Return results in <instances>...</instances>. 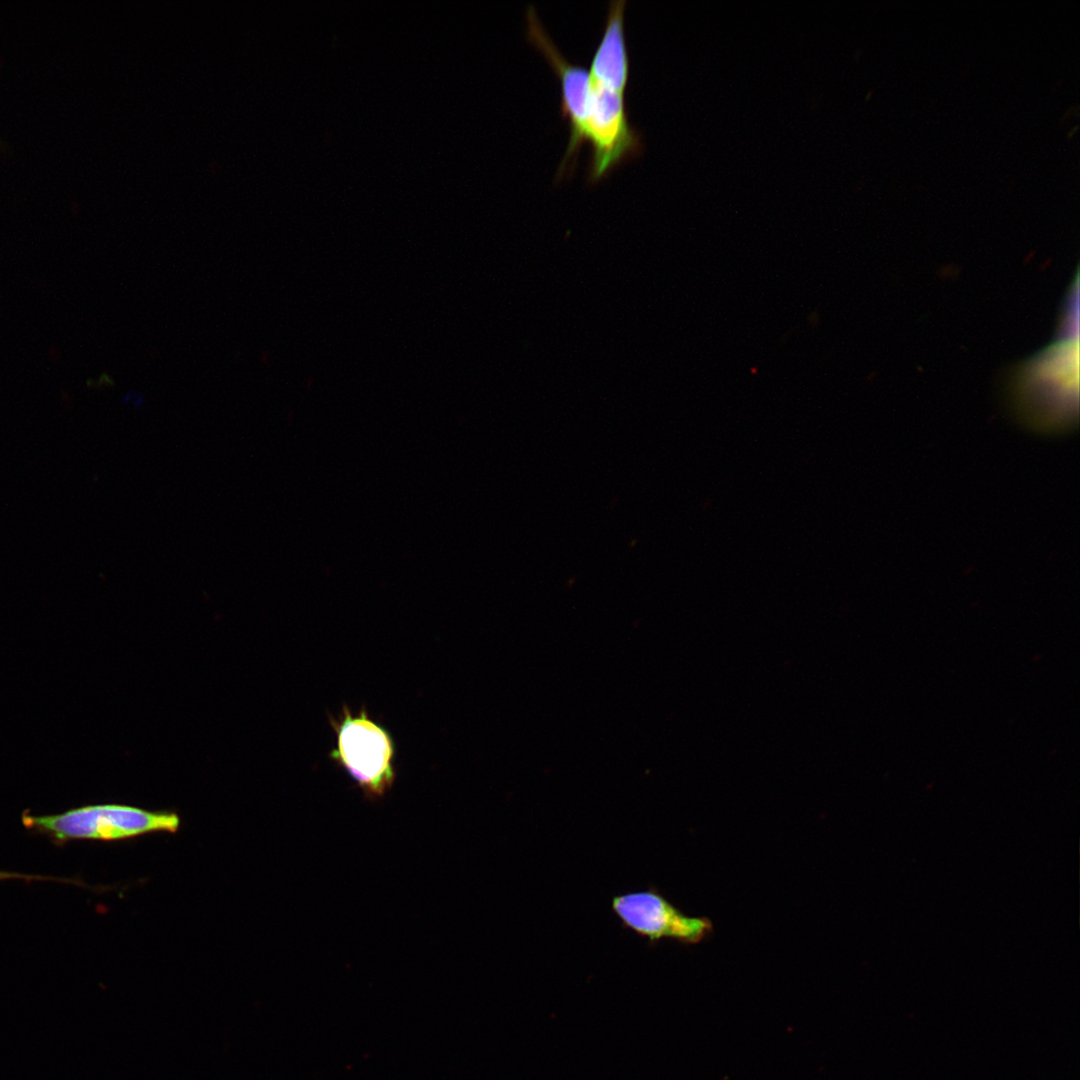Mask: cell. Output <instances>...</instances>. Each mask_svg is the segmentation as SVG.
Listing matches in <instances>:
<instances>
[{
	"mask_svg": "<svg viewBox=\"0 0 1080 1080\" xmlns=\"http://www.w3.org/2000/svg\"><path fill=\"white\" fill-rule=\"evenodd\" d=\"M336 746L329 757L342 767L370 799L381 798L395 781V745L389 732L363 708L353 714L347 706L330 717Z\"/></svg>",
	"mask_w": 1080,
	"mask_h": 1080,
	"instance_id": "6da1fadb",
	"label": "cell"
},
{
	"mask_svg": "<svg viewBox=\"0 0 1080 1080\" xmlns=\"http://www.w3.org/2000/svg\"><path fill=\"white\" fill-rule=\"evenodd\" d=\"M26 825L57 840L121 841L151 833H176L177 813L123 804L89 805L49 816L24 817Z\"/></svg>",
	"mask_w": 1080,
	"mask_h": 1080,
	"instance_id": "7a4b0ae2",
	"label": "cell"
},
{
	"mask_svg": "<svg viewBox=\"0 0 1080 1080\" xmlns=\"http://www.w3.org/2000/svg\"><path fill=\"white\" fill-rule=\"evenodd\" d=\"M586 140L592 147L588 179L593 183L642 150L641 137L628 120L625 93L599 85L590 77Z\"/></svg>",
	"mask_w": 1080,
	"mask_h": 1080,
	"instance_id": "3957f363",
	"label": "cell"
},
{
	"mask_svg": "<svg viewBox=\"0 0 1080 1080\" xmlns=\"http://www.w3.org/2000/svg\"><path fill=\"white\" fill-rule=\"evenodd\" d=\"M611 907L625 928L651 943L671 939L697 944L713 930L708 918L684 914L655 888L614 896Z\"/></svg>",
	"mask_w": 1080,
	"mask_h": 1080,
	"instance_id": "277c9868",
	"label": "cell"
},
{
	"mask_svg": "<svg viewBox=\"0 0 1080 1080\" xmlns=\"http://www.w3.org/2000/svg\"><path fill=\"white\" fill-rule=\"evenodd\" d=\"M526 20L528 40L548 60L561 85V112L570 128L567 150L558 172V175H563L573 165L586 140L589 71L565 59L546 33L533 7L528 8Z\"/></svg>",
	"mask_w": 1080,
	"mask_h": 1080,
	"instance_id": "5b68a950",
	"label": "cell"
},
{
	"mask_svg": "<svg viewBox=\"0 0 1080 1080\" xmlns=\"http://www.w3.org/2000/svg\"><path fill=\"white\" fill-rule=\"evenodd\" d=\"M1018 388L1025 393L1066 401L1071 407L1078 391V341L1063 339L1049 346L1014 373Z\"/></svg>",
	"mask_w": 1080,
	"mask_h": 1080,
	"instance_id": "8992f818",
	"label": "cell"
},
{
	"mask_svg": "<svg viewBox=\"0 0 1080 1080\" xmlns=\"http://www.w3.org/2000/svg\"><path fill=\"white\" fill-rule=\"evenodd\" d=\"M623 0L609 3L603 36L591 61L590 80L625 93L629 77V57L624 32Z\"/></svg>",
	"mask_w": 1080,
	"mask_h": 1080,
	"instance_id": "52a82bcc",
	"label": "cell"
},
{
	"mask_svg": "<svg viewBox=\"0 0 1080 1080\" xmlns=\"http://www.w3.org/2000/svg\"><path fill=\"white\" fill-rule=\"evenodd\" d=\"M126 404H133L134 407H139L142 404V399L137 394H129L124 399Z\"/></svg>",
	"mask_w": 1080,
	"mask_h": 1080,
	"instance_id": "ba28073f",
	"label": "cell"
},
{
	"mask_svg": "<svg viewBox=\"0 0 1080 1080\" xmlns=\"http://www.w3.org/2000/svg\"><path fill=\"white\" fill-rule=\"evenodd\" d=\"M25 877L26 876L21 875V874L8 873V872L0 871V880L1 879H8V878H25Z\"/></svg>",
	"mask_w": 1080,
	"mask_h": 1080,
	"instance_id": "9c48e42d",
	"label": "cell"
}]
</instances>
